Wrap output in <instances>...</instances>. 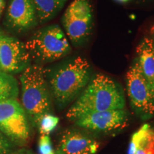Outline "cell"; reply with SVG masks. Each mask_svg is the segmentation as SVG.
I'll use <instances>...</instances> for the list:
<instances>
[{
    "instance_id": "2e32d148",
    "label": "cell",
    "mask_w": 154,
    "mask_h": 154,
    "mask_svg": "<svg viewBox=\"0 0 154 154\" xmlns=\"http://www.w3.org/2000/svg\"><path fill=\"white\" fill-rule=\"evenodd\" d=\"M59 119L50 113L42 116L38 121L37 127L41 134L49 135L57 128Z\"/></svg>"
},
{
    "instance_id": "5bb4252c",
    "label": "cell",
    "mask_w": 154,
    "mask_h": 154,
    "mask_svg": "<svg viewBox=\"0 0 154 154\" xmlns=\"http://www.w3.org/2000/svg\"><path fill=\"white\" fill-rule=\"evenodd\" d=\"M19 93V83L12 74L0 70V100L17 99Z\"/></svg>"
},
{
    "instance_id": "6da1fadb",
    "label": "cell",
    "mask_w": 154,
    "mask_h": 154,
    "mask_svg": "<svg viewBox=\"0 0 154 154\" xmlns=\"http://www.w3.org/2000/svg\"><path fill=\"white\" fill-rule=\"evenodd\" d=\"M45 75L58 107L67 106L84 91L91 80L92 69L85 58L78 56L63 61Z\"/></svg>"
},
{
    "instance_id": "e0dca14e",
    "label": "cell",
    "mask_w": 154,
    "mask_h": 154,
    "mask_svg": "<svg viewBox=\"0 0 154 154\" xmlns=\"http://www.w3.org/2000/svg\"><path fill=\"white\" fill-rule=\"evenodd\" d=\"M38 150L39 154H56L49 135H41L38 140Z\"/></svg>"
},
{
    "instance_id": "603a6c76",
    "label": "cell",
    "mask_w": 154,
    "mask_h": 154,
    "mask_svg": "<svg viewBox=\"0 0 154 154\" xmlns=\"http://www.w3.org/2000/svg\"><path fill=\"white\" fill-rule=\"evenodd\" d=\"M114 1L120 4H126L129 2L131 0H114Z\"/></svg>"
},
{
    "instance_id": "d6986e66",
    "label": "cell",
    "mask_w": 154,
    "mask_h": 154,
    "mask_svg": "<svg viewBox=\"0 0 154 154\" xmlns=\"http://www.w3.org/2000/svg\"><path fill=\"white\" fill-rule=\"evenodd\" d=\"M12 142L0 131V154H7L13 147Z\"/></svg>"
},
{
    "instance_id": "277c9868",
    "label": "cell",
    "mask_w": 154,
    "mask_h": 154,
    "mask_svg": "<svg viewBox=\"0 0 154 154\" xmlns=\"http://www.w3.org/2000/svg\"><path fill=\"white\" fill-rule=\"evenodd\" d=\"M31 59L36 64L53 62L72 52L66 34L57 24H50L34 32L25 43Z\"/></svg>"
},
{
    "instance_id": "52a82bcc",
    "label": "cell",
    "mask_w": 154,
    "mask_h": 154,
    "mask_svg": "<svg viewBox=\"0 0 154 154\" xmlns=\"http://www.w3.org/2000/svg\"><path fill=\"white\" fill-rule=\"evenodd\" d=\"M0 131L14 143L27 142L29 127L26 113L17 99L0 100Z\"/></svg>"
},
{
    "instance_id": "ba28073f",
    "label": "cell",
    "mask_w": 154,
    "mask_h": 154,
    "mask_svg": "<svg viewBox=\"0 0 154 154\" xmlns=\"http://www.w3.org/2000/svg\"><path fill=\"white\" fill-rule=\"evenodd\" d=\"M25 44L17 38L0 34V70L10 74L22 72L31 65Z\"/></svg>"
},
{
    "instance_id": "ac0fdd59",
    "label": "cell",
    "mask_w": 154,
    "mask_h": 154,
    "mask_svg": "<svg viewBox=\"0 0 154 154\" xmlns=\"http://www.w3.org/2000/svg\"><path fill=\"white\" fill-rule=\"evenodd\" d=\"M135 154H154V130L152 129L146 138Z\"/></svg>"
},
{
    "instance_id": "3957f363",
    "label": "cell",
    "mask_w": 154,
    "mask_h": 154,
    "mask_svg": "<svg viewBox=\"0 0 154 154\" xmlns=\"http://www.w3.org/2000/svg\"><path fill=\"white\" fill-rule=\"evenodd\" d=\"M22 106L32 123L37 126L42 116L51 111V91L42 65L31 64L20 76Z\"/></svg>"
},
{
    "instance_id": "9a60e30c",
    "label": "cell",
    "mask_w": 154,
    "mask_h": 154,
    "mask_svg": "<svg viewBox=\"0 0 154 154\" xmlns=\"http://www.w3.org/2000/svg\"><path fill=\"white\" fill-rule=\"evenodd\" d=\"M152 129L153 128L149 124H145L132 135L128 146V154H135L136 151L139 149L140 146L143 144L149 136Z\"/></svg>"
},
{
    "instance_id": "4fadbf2b",
    "label": "cell",
    "mask_w": 154,
    "mask_h": 154,
    "mask_svg": "<svg viewBox=\"0 0 154 154\" xmlns=\"http://www.w3.org/2000/svg\"><path fill=\"white\" fill-rule=\"evenodd\" d=\"M38 24H43L57 16L68 0H34Z\"/></svg>"
},
{
    "instance_id": "30bf717a",
    "label": "cell",
    "mask_w": 154,
    "mask_h": 154,
    "mask_svg": "<svg viewBox=\"0 0 154 154\" xmlns=\"http://www.w3.org/2000/svg\"><path fill=\"white\" fill-rule=\"evenodd\" d=\"M9 27L18 32H25L38 24L34 0H10L7 13Z\"/></svg>"
},
{
    "instance_id": "7402d4cb",
    "label": "cell",
    "mask_w": 154,
    "mask_h": 154,
    "mask_svg": "<svg viewBox=\"0 0 154 154\" xmlns=\"http://www.w3.org/2000/svg\"><path fill=\"white\" fill-rule=\"evenodd\" d=\"M149 35L151 36L152 38H153L154 42V24L152 25V26L149 29Z\"/></svg>"
},
{
    "instance_id": "8fae6325",
    "label": "cell",
    "mask_w": 154,
    "mask_h": 154,
    "mask_svg": "<svg viewBox=\"0 0 154 154\" xmlns=\"http://www.w3.org/2000/svg\"><path fill=\"white\" fill-rule=\"evenodd\" d=\"M99 143L85 133L67 129L61 135L56 154H94Z\"/></svg>"
},
{
    "instance_id": "cb8c5ba5",
    "label": "cell",
    "mask_w": 154,
    "mask_h": 154,
    "mask_svg": "<svg viewBox=\"0 0 154 154\" xmlns=\"http://www.w3.org/2000/svg\"><path fill=\"white\" fill-rule=\"evenodd\" d=\"M1 33H2V32H1V31H0V34H1Z\"/></svg>"
},
{
    "instance_id": "7a4b0ae2",
    "label": "cell",
    "mask_w": 154,
    "mask_h": 154,
    "mask_svg": "<svg viewBox=\"0 0 154 154\" xmlns=\"http://www.w3.org/2000/svg\"><path fill=\"white\" fill-rule=\"evenodd\" d=\"M125 95L121 85L106 75L92 76L84 91L66 113L69 120L75 121L87 113L125 108Z\"/></svg>"
},
{
    "instance_id": "9c48e42d",
    "label": "cell",
    "mask_w": 154,
    "mask_h": 154,
    "mask_svg": "<svg viewBox=\"0 0 154 154\" xmlns=\"http://www.w3.org/2000/svg\"><path fill=\"white\" fill-rule=\"evenodd\" d=\"M128 119V112L123 109L89 113L74 121L76 125L84 129L106 133L122 129L126 126Z\"/></svg>"
},
{
    "instance_id": "7c38bea8",
    "label": "cell",
    "mask_w": 154,
    "mask_h": 154,
    "mask_svg": "<svg viewBox=\"0 0 154 154\" xmlns=\"http://www.w3.org/2000/svg\"><path fill=\"white\" fill-rule=\"evenodd\" d=\"M136 54L142 74L154 94V42L149 34L140 38Z\"/></svg>"
},
{
    "instance_id": "44dd1931",
    "label": "cell",
    "mask_w": 154,
    "mask_h": 154,
    "mask_svg": "<svg viewBox=\"0 0 154 154\" xmlns=\"http://www.w3.org/2000/svg\"><path fill=\"white\" fill-rule=\"evenodd\" d=\"M5 1L4 0H0V17H1L2 14V11L4 9H5Z\"/></svg>"
},
{
    "instance_id": "ffe728a7",
    "label": "cell",
    "mask_w": 154,
    "mask_h": 154,
    "mask_svg": "<svg viewBox=\"0 0 154 154\" xmlns=\"http://www.w3.org/2000/svg\"><path fill=\"white\" fill-rule=\"evenodd\" d=\"M7 154H33L30 151L26 149H19L17 151H13V152H9Z\"/></svg>"
},
{
    "instance_id": "8992f818",
    "label": "cell",
    "mask_w": 154,
    "mask_h": 154,
    "mask_svg": "<svg viewBox=\"0 0 154 154\" xmlns=\"http://www.w3.org/2000/svg\"><path fill=\"white\" fill-rule=\"evenodd\" d=\"M127 94L133 110L141 119L154 116V94L144 78L136 57L126 76Z\"/></svg>"
},
{
    "instance_id": "5b68a950",
    "label": "cell",
    "mask_w": 154,
    "mask_h": 154,
    "mask_svg": "<svg viewBox=\"0 0 154 154\" xmlns=\"http://www.w3.org/2000/svg\"><path fill=\"white\" fill-rule=\"evenodd\" d=\"M65 34L74 47L85 46L94 29L93 7L89 0H74L61 18Z\"/></svg>"
}]
</instances>
